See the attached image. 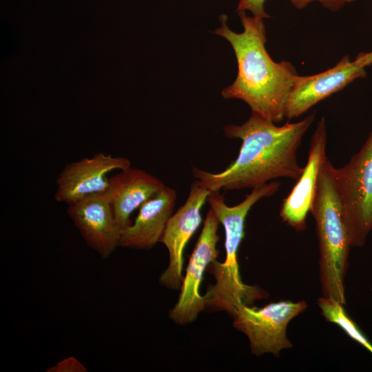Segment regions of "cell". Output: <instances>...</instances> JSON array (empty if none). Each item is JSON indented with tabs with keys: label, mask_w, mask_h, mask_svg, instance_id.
I'll return each mask as SVG.
<instances>
[{
	"label": "cell",
	"mask_w": 372,
	"mask_h": 372,
	"mask_svg": "<svg viewBox=\"0 0 372 372\" xmlns=\"http://www.w3.org/2000/svg\"><path fill=\"white\" fill-rule=\"evenodd\" d=\"M130 167L131 162L127 158L103 152L68 163L56 178L54 198L70 205L89 195L104 193L109 184L107 174Z\"/></svg>",
	"instance_id": "10"
},
{
	"label": "cell",
	"mask_w": 372,
	"mask_h": 372,
	"mask_svg": "<svg viewBox=\"0 0 372 372\" xmlns=\"http://www.w3.org/2000/svg\"><path fill=\"white\" fill-rule=\"evenodd\" d=\"M238 12L243 32L230 30L225 14L219 17L221 26L213 32L231 44L238 65L235 81L221 94L224 99L242 100L252 112L279 123L285 118L288 96L298 74L291 62H275L269 56L265 19Z\"/></svg>",
	"instance_id": "2"
},
{
	"label": "cell",
	"mask_w": 372,
	"mask_h": 372,
	"mask_svg": "<svg viewBox=\"0 0 372 372\" xmlns=\"http://www.w3.org/2000/svg\"><path fill=\"white\" fill-rule=\"evenodd\" d=\"M317 304L327 321L337 324L351 339L372 353V344L347 314L342 303L334 298L322 296L318 298Z\"/></svg>",
	"instance_id": "15"
},
{
	"label": "cell",
	"mask_w": 372,
	"mask_h": 372,
	"mask_svg": "<svg viewBox=\"0 0 372 372\" xmlns=\"http://www.w3.org/2000/svg\"><path fill=\"white\" fill-rule=\"evenodd\" d=\"M327 132L324 117H321L312 135L306 165L289 194L282 200L280 216L297 231L307 228L306 219L316 193L318 178L327 158Z\"/></svg>",
	"instance_id": "12"
},
{
	"label": "cell",
	"mask_w": 372,
	"mask_h": 372,
	"mask_svg": "<svg viewBox=\"0 0 372 372\" xmlns=\"http://www.w3.org/2000/svg\"><path fill=\"white\" fill-rule=\"evenodd\" d=\"M354 61L362 67H367L372 65V51L369 52H360Z\"/></svg>",
	"instance_id": "19"
},
{
	"label": "cell",
	"mask_w": 372,
	"mask_h": 372,
	"mask_svg": "<svg viewBox=\"0 0 372 372\" xmlns=\"http://www.w3.org/2000/svg\"><path fill=\"white\" fill-rule=\"evenodd\" d=\"M315 118L312 113L298 122L277 126L251 112L242 125L224 127L226 137L242 141L235 161L218 173L194 167L193 175L211 192L254 188L278 178L297 180L303 171L297 151Z\"/></svg>",
	"instance_id": "1"
},
{
	"label": "cell",
	"mask_w": 372,
	"mask_h": 372,
	"mask_svg": "<svg viewBox=\"0 0 372 372\" xmlns=\"http://www.w3.org/2000/svg\"><path fill=\"white\" fill-rule=\"evenodd\" d=\"M67 214L87 245L103 259L119 247L121 232L103 193L85 196L68 205Z\"/></svg>",
	"instance_id": "11"
},
{
	"label": "cell",
	"mask_w": 372,
	"mask_h": 372,
	"mask_svg": "<svg viewBox=\"0 0 372 372\" xmlns=\"http://www.w3.org/2000/svg\"><path fill=\"white\" fill-rule=\"evenodd\" d=\"M219 221L212 209L207 213L202 231L191 255L180 287L178 300L169 312L170 318L178 324L195 320L205 307L200 286L209 265L217 260L216 248L220 236L217 234Z\"/></svg>",
	"instance_id": "7"
},
{
	"label": "cell",
	"mask_w": 372,
	"mask_h": 372,
	"mask_svg": "<svg viewBox=\"0 0 372 372\" xmlns=\"http://www.w3.org/2000/svg\"><path fill=\"white\" fill-rule=\"evenodd\" d=\"M364 67L344 56L333 67L316 74L298 75L287 101L285 117L298 118L321 101L346 87L358 79L365 78Z\"/></svg>",
	"instance_id": "9"
},
{
	"label": "cell",
	"mask_w": 372,
	"mask_h": 372,
	"mask_svg": "<svg viewBox=\"0 0 372 372\" xmlns=\"http://www.w3.org/2000/svg\"><path fill=\"white\" fill-rule=\"evenodd\" d=\"M355 1L356 0H289L292 6L298 10L304 9L311 3L318 2L324 8L331 12H337L342 9L346 4Z\"/></svg>",
	"instance_id": "16"
},
{
	"label": "cell",
	"mask_w": 372,
	"mask_h": 372,
	"mask_svg": "<svg viewBox=\"0 0 372 372\" xmlns=\"http://www.w3.org/2000/svg\"><path fill=\"white\" fill-rule=\"evenodd\" d=\"M280 183L270 181L252 188L245 199L234 206L226 204L220 191H213L207 202L225 229V260L211 263L209 271L216 282L203 296L206 307L214 310L225 311L233 316L240 304L252 305L258 300L267 298L268 293L262 289L243 282L238 262L239 247L245 236V223L251 207L260 199L273 196Z\"/></svg>",
	"instance_id": "3"
},
{
	"label": "cell",
	"mask_w": 372,
	"mask_h": 372,
	"mask_svg": "<svg viewBox=\"0 0 372 372\" xmlns=\"http://www.w3.org/2000/svg\"><path fill=\"white\" fill-rule=\"evenodd\" d=\"M176 192L165 186L138 209L134 223L122 231L119 247L150 249L161 238L169 219L173 214Z\"/></svg>",
	"instance_id": "14"
},
{
	"label": "cell",
	"mask_w": 372,
	"mask_h": 372,
	"mask_svg": "<svg viewBox=\"0 0 372 372\" xmlns=\"http://www.w3.org/2000/svg\"><path fill=\"white\" fill-rule=\"evenodd\" d=\"M371 292H372V289H371Z\"/></svg>",
	"instance_id": "20"
},
{
	"label": "cell",
	"mask_w": 372,
	"mask_h": 372,
	"mask_svg": "<svg viewBox=\"0 0 372 372\" xmlns=\"http://www.w3.org/2000/svg\"><path fill=\"white\" fill-rule=\"evenodd\" d=\"M266 0H239L237 6V11H249L253 16L268 19L270 16L265 9Z\"/></svg>",
	"instance_id": "17"
},
{
	"label": "cell",
	"mask_w": 372,
	"mask_h": 372,
	"mask_svg": "<svg viewBox=\"0 0 372 372\" xmlns=\"http://www.w3.org/2000/svg\"><path fill=\"white\" fill-rule=\"evenodd\" d=\"M331 169L351 247H362L372 231V131L349 163Z\"/></svg>",
	"instance_id": "5"
},
{
	"label": "cell",
	"mask_w": 372,
	"mask_h": 372,
	"mask_svg": "<svg viewBox=\"0 0 372 372\" xmlns=\"http://www.w3.org/2000/svg\"><path fill=\"white\" fill-rule=\"evenodd\" d=\"M331 166L327 157L320 169L310 212L316 222L318 240L322 295L345 305L344 282L351 245L333 180Z\"/></svg>",
	"instance_id": "4"
},
{
	"label": "cell",
	"mask_w": 372,
	"mask_h": 372,
	"mask_svg": "<svg viewBox=\"0 0 372 372\" xmlns=\"http://www.w3.org/2000/svg\"><path fill=\"white\" fill-rule=\"evenodd\" d=\"M210 192L199 180L194 181L185 203L168 220L161 242L168 251L169 263L159 278V282L167 288L181 287L184 249L202 222L200 211Z\"/></svg>",
	"instance_id": "8"
},
{
	"label": "cell",
	"mask_w": 372,
	"mask_h": 372,
	"mask_svg": "<svg viewBox=\"0 0 372 372\" xmlns=\"http://www.w3.org/2000/svg\"><path fill=\"white\" fill-rule=\"evenodd\" d=\"M165 185L145 170L131 167L111 176L104 195L110 203L116 225L122 233L131 224L130 216Z\"/></svg>",
	"instance_id": "13"
},
{
	"label": "cell",
	"mask_w": 372,
	"mask_h": 372,
	"mask_svg": "<svg viewBox=\"0 0 372 372\" xmlns=\"http://www.w3.org/2000/svg\"><path fill=\"white\" fill-rule=\"evenodd\" d=\"M48 372H86V368L73 356L64 358L50 367Z\"/></svg>",
	"instance_id": "18"
},
{
	"label": "cell",
	"mask_w": 372,
	"mask_h": 372,
	"mask_svg": "<svg viewBox=\"0 0 372 372\" xmlns=\"http://www.w3.org/2000/svg\"><path fill=\"white\" fill-rule=\"evenodd\" d=\"M307 306L304 300H280L261 308L240 304L232 316L233 325L246 335L254 355L271 353L279 357L282 350L293 347L287 336L289 322L304 312Z\"/></svg>",
	"instance_id": "6"
}]
</instances>
